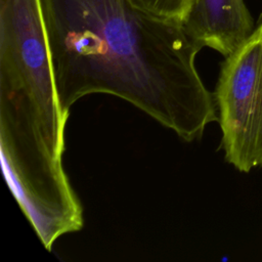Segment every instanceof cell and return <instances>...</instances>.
Instances as JSON below:
<instances>
[{
	"label": "cell",
	"instance_id": "6da1fadb",
	"mask_svg": "<svg viewBox=\"0 0 262 262\" xmlns=\"http://www.w3.org/2000/svg\"><path fill=\"white\" fill-rule=\"evenodd\" d=\"M54 81L64 112L93 93L116 95L185 141L218 121L181 24L127 0H41Z\"/></svg>",
	"mask_w": 262,
	"mask_h": 262
},
{
	"label": "cell",
	"instance_id": "7a4b0ae2",
	"mask_svg": "<svg viewBox=\"0 0 262 262\" xmlns=\"http://www.w3.org/2000/svg\"><path fill=\"white\" fill-rule=\"evenodd\" d=\"M69 113L58 97L42 15L18 9L0 20V151L7 185L44 247L83 227L62 167Z\"/></svg>",
	"mask_w": 262,
	"mask_h": 262
},
{
	"label": "cell",
	"instance_id": "3957f363",
	"mask_svg": "<svg viewBox=\"0 0 262 262\" xmlns=\"http://www.w3.org/2000/svg\"><path fill=\"white\" fill-rule=\"evenodd\" d=\"M214 97L225 161L243 173L262 168V17L225 57Z\"/></svg>",
	"mask_w": 262,
	"mask_h": 262
},
{
	"label": "cell",
	"instance_id": "277c9868",
	"mask_svg": "<svg viewBox=\"0 0 262 262\" xmlns=\"http://www.w3.org/2000/svg\"><path fill=\"white\" fill-rule=\"evenodd\" d=\"M181 27L202 49L209 47L224 57L234 52L255 29L244 0H193Z\"/></svg>",
	"mask_w": 262,
	"mask_h": 262
},
{
	"label": "cell",
	"instance_id": "5b68a950",
	"mask_svg": "<svg viewBox=\"0 0 262 262\" xmlns=\"http://www.w3.org/2000/svg\"><path fill=\"white\" fill-rule=\"evenodd\" d=\"M134 8L152 17L181 24L193 0H127Z\"/></svg>",
	"mask_w": 262,
	"mask_h": 262
}]
</instances>
